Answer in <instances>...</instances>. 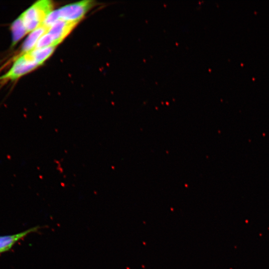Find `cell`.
<instances>
[{"label":"cell","mask_w":269,"mask_h":269,"mask_svg":"<svg viewBox=\"0 0 269 269\" xmlns=\"http://www.w3.org/2000/svg\"><path fill=\"white\" fill-rule=\"evenodd\" d=\"M53 8L51 1L41 0L35 2L19 15L28 33L42 24L46 16L53 11Z\"/></svg>","instance_id":"cell-1"},{"label":"cell","mask_w":269,"mask_h":269,"mask_svg":"<svg viewBox=\"0 0 269 269\" xmlns=\"http://www.w3.org/2000/svg\"><path fill=\"white\" fill-rule=\"evenodd\" d=\"M39 66L29 52L18 54L7 71L0 76V82H14Z\"/></svg>","instance_id":"cell-2"},{"label":"cell","mask_w":269,"mask_h":269,"mask_svg":"<svg viewBox=\"0 0 269 269\" xmlns=\"http://www.w3.org/2000/svg\"><path fill=\"white\" fill-rule=\"evenodd\" d=\"M94 4L92 0H83L66 5L57 9L59 19L78 22Z\"/></svg>","instance_id":"cell-3"},{"label":"cell","mask_w":269,"mask_h":269,"mask_svg":"<svg viewBox=\"0 0 269 269\" xmlns=\"http://www.w3.org/2000/svg\"><path fill=\"white\" fill-rule=\"evenodd\" d=\"M78 22L59 19L47 31L57 45L72 31Z\"/></svg>","instance_id":"cell-4"},{"label":"cell","mask_w":269,"mask_h":269,"mask_svg":"<svg viewBox=\"0 0 269 269\" xmlns=\"http://www.w3.org/2000/svg\"><path fill=\"white\" fill-rule=\"evenodd\" d=\"M41 227L37 226L16 234L0 236V254L9 251L18 241L28 234L37 232Z\"/></svg>","instance_id":"cell-5"},{"label":"cell","mask_w":269,"mask_h":269,"mask_svg":"<svg viewBox=\"0 0 269 269\" xmlns=\"http://www.w3.org/2000/svg\"><path fill=\"white\" fill-rule=\"evenodd\" d=\"M48 28L41 25L30 32L24 41L18 54H21L33 49L39 39L46 32Z\"/></svg>","instance_id":"cell-6"},{"label":"cell","mask_w":269,"mask_h":269,"mask_svg":"<svg viewBox=\"0 0 269 269\" xmlns=\"http://www.w3.org/2000/svg\"><path fill=\"white\" fill-rule=\"evenodd\" d=\"M9 28L11 36L10 48H12L28 32L19 15L12 21Z\"/></svg>","instance_id":"cell-7"},{"label":"cell","mask_w":269,"mask_h":269,"mask_svg":"<svg viewBox=\"0 0 269 269\" xmlns=\"http://www.w3.org/2000/svg\"><path fill=\"white\" fill-rule=\"evenodd\" d=\"M56 46L34 48L29 51L34 59L40 65L48 58L53 53Z\"/></svg>","instance_id":"cell-8"},{"label":"cell","mask_w":269,"mask_h":269,"mask_svg":"<svg viewBox=\"0 0 269 269\" xmlns=\"http://www.w3.org/2000/svg\"><path fill=\"white\" fill-rule=\"evenodd\" d=\"M56 46L52 36L46 32L39 39L34 48Z\"/></svg>","instance_id":"cell-9"}]
</instances>
